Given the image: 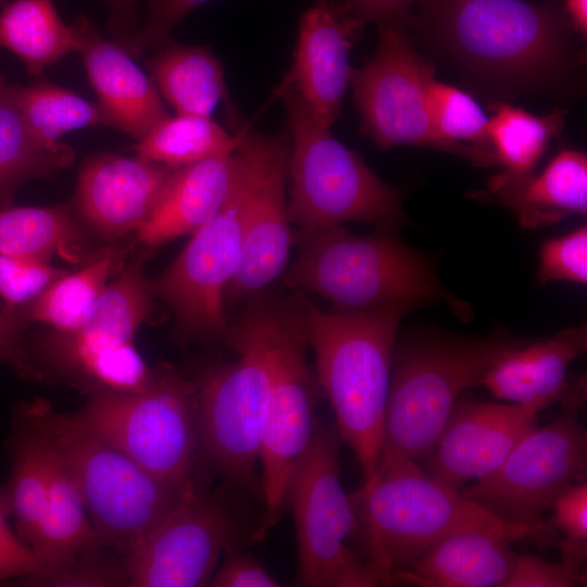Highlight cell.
Wrapping results in <instances>:
<instances>
[{
  "label": "cell",
  "mask_w": 587,
  "mask_h": 587,
  "mask_svg": "<svg viewBox=\"0 0 587 587\" xmlns=\"http://www.w3.org/2000/svg\"><path fill=\"white\" fill-rule=\"evenodd\" d=\"M417 0H339V4L363 21L409 27Z\"/></svg>",
  "instance_id": "bcb514c9"
},
{
  "label": "cell",
  "mask_w": 587,
  "mask_h": 587,
  "mask_svg": "<svg viewBox=\"0 0 587 587\" xmlns=\"http://www.w3.org/2000/svg\"><path fill=\"white\" fill-rule=\"evenodd\" d=\"M14 420L62 464L79 490L100 547L118 557L129 554L187 497L46 400L22 403Z\"/></svg>",
  "instance_id": "5b68a950"
},
{
  "label": "cell",
  "mask_w": 587,
  "mask_h": 587,
  "mask_svg": "<svg viewBox=\"0 0 587 587\" xmlns=\"http://www.w3.org/2000/svg\"><path fill=\"white\" fill-rule=\"evenodd\" d=\"M66 271L50 263L0 253V297L8 309H21Z\"/></svg>",
  "instance_id": "74e56055"
},
{
  "label": "cell",
  "mask_w": 587,
  "mask_h": 587,
  "mask_svg": "<svg viewBox=\"0 0 587 587\" xmlns=\"http://www.w3.org/2000/svg\"><path fill=\"white\" fill-rule=\"evenodd\" d=\"M157 372L149 369L133 341L97 352L79 363L70 379L84 388L132 394L145 389Z\"/></svg>",
  "instance_id": "8d00e7d4"
},
{
  "label": "cell",
  "mask_w": 587,
  "mask_h": 587,
  "mask_svg": "<svg viewBox=\"0 0 587 587\" xmlns=\"http://www.w3.org/2000/svg\"><path fill=\"white\" fill-rule=\"evenodd\" d=\"M13 426L11 469L7 484L0 489V509L14 517L16 534L33 549L48 500L45 452L24 425L14 420Z\"/></svg>",
  "instance_id": "1f68e13d"
},
{
  "label": "cell",
  "mask_w": 587,
  "mask_h": 587,
  "mask_svg": "<svg viewBox=\"0 0 587 587\" xmlns=\"http://www.w3.org/2000/svg\"><path fill=\"white\" fill-rule=\"evenodd\" d=\"M253 501L226 485L185 497L123 558L126 586H209L225 550L243 549L266 533Z\"/></svg>",
  "instance_id": "30bf717a"
},
{
  "label": "cell",
  "mask_w": 587,
  "mask_h": 587,
  "mask_svg": "<svg viewBox=\"0 0 587 587\" xmlns=\"http://www.w3.org/2000/svg\"><path fill=\"white\" fill-rule=\"evenodd\" d=\"M428 111L437 135L452 145L472 143L477 164L497 162L488 133V118L467 93L434 79L428 93Z\"/></svg>",
  "instance_id": "e575fe53"
},
{
  "label": "cell",
  "mask_w": 587,
  "mask_h": 587,
  "mask_svg": "<svg viewBox=\"0 0 587 587\" xmlns=\"http://www.w3.org/2000/svg\"><path fill=\"white\" fill-rule=\"evenodd\" d=\"M66 414L183 494L190 496L202 487L196 473L199 440L192 380L171 370L157 372L137 392L89 391L85 404Z\"/></svg>",
  "instance_id": "9c48e42d"
},
{
  "label": "cell",
  "mask_w": 587,
  "mask_h": 587,
  "mask_svg": "<svg viewBox=\"0 0 587 587\" xmlns=\"http://www.w3.org/2000/svg\"><path fill=\"white\" fill-rule=\"evenodd\" d=\"M246 302L224 338L237 358L193 382L199 459L224 485L264 507L257 464L272 384L268 304L259 295Z\"/></svg>",
  "instance_id": "277c9868"
},
{
  "label": "cell",
  "mask_w": 587,
  "mask_h": 587,
  "mask_svg": "<svg viewBox=\"0 0 587 587\" xmlns=\"http://www.w3.org/2000/svg\"><path fill=\"white\" fill-rule=\"evenodd\" d=\"M245 125L228 133L210 116L178 114L158 123L135 146L136 154L171 168L234 152Z\"/></svg>",
  "instance_id": "d6a6232c"
},
{
  "label": "cell",
  "mask_w": 587,
  "mask_h": 587,
  "mask_svg": "<svg viewBox=\"0 0 587 587\" xmlns=\"http://www.w3.org/2000/svg\"><path fill=\"white\" fill-rule=\"evenodd\" d=\"M587 348L585 326L571 327L547 341L524 347L526 370L539 410L557 402L565 391L570 364Z\"/></svg>",
  "instance_id": "d590c367"
},
{
  "label": "cell",
  "mask_w": 587,
  "mask_h": 587,
  "mask_svg": "<svg viewBox=\"0 0 587 587\" xmlns=\"http://www.w3.org/2000/svg\"><path fill=\"white\" fill-rule=\"evenodd\" d=\"M229 195L221 209L191 238L177 258L150 279L154 297L172 310L187 340L224 341L229 317L224 295L241 257L251 160L242 142Z\"/></svg>",
  "instance_id": "7c38bea8"
},
{
  "label": "cell",
  "mask_w": 587,
  "mask_h": 587,
  "mask_svg": "<svg viewBox=\"0 0 587 587\" xmlns=\"http://www.w3.org/2000/svg\"><path fill=\"white\" fill-rule=\"evenodd\" d=\"M538 412L524 404L460 398L430 452L428 473L458 490L489 475L537 425Z\"/></svg>",
  "instance_id": "e0dca14e"
},
{
  "label": "cell",
  "mask_w": 587,
  "mask_h": 587,
  "mask_svg": "<svg viewBox=\"0 0 587 587\" xmlns=\"http://www.w3.org/2000/svg\"><path fill=\"white\" fill-rule=\"evenodd\" d=\"M29 324L21 309H0V363L11 365L23 377L37 379L30 355L23 342Z\"/></svg>",
  "instance_id": "ee69618b"
},
{
  "label": "cell",
  "mask_w": 587,
  "mask_h": 587,
  "mask_svg": "<svg viewBox=\"0 0 587 587\" xmlns=\"http://www.w3.org/2000/svg\"><path fill=\"white\" fill-rule=\"evenodd\" d=\"M242 142L251 160V186L240 262L225 290V307L259 295L278 278L292 242L285 196L289 139L246 126Z\"/></svg>",
  "instance_id": "2e32d148"
},
{
  "label": "cell",
  "mask_w": 587,
  "mask_h": 587,
  "mask_svg": "<svg viewBox=\"0 0 587 587\" xmlns=\"http://www.w3.org/2000/svg\"><path fill=\"white\" fill-rule=\"evenodd\" d=\"M563 124L561 110L536 116L508 103L494 104L488 133L496 161L504 171L492 176L489 183H515L533 175L549 141L559 135Z\"/></svg>",
  "instance_id": "4dcf8cb0"
},
{
  "label": "cell",
  "mask_w": 587,
  "mask_h": 587,
  "mask_svg": "<svg viewBox=\"0 0 587 587\" xmlns=\"http://www.w3.org/2000/svg\"><path fill=\"white\" fill-rule=\"evenodd\" d=\"M496 533L463 530L437 541L390 583L422 587H503L516 554Z\"/></svg>",
  "instance_id": "603a6c76"
},
{
  "label": "cell",
  "mask_w": 587,
  "mask_h": 587,
  "mask_svg": "<svg viewBox=\"0 0 587 587\" xmlns=\"http://www.w3.org/2000/svg\"><path fill=\"white\" fill-rule=\"evenodd\" d=\"M87 241L67 205L4 207L0 210V253L50 263H79Z\"/></svg>",
  "instance_id": "83f0119b"
},
{
  "label": "cell",
  "mask_w": 587,
  "mask_h": 587,
  "mask_svg": "<svg viewBox=\"0 0 587 587\" xmlns=\"http://www.w3.org/2000/svg\"><path fill=\"white\" fill-rule=\"evenodd\" d=\"M316 377L342 442L369 480L377 470L398 326L422 307L399 301L364 310H323L298 291Z\"/></svg>",
  "instance_id": "7a4b0ae2"
},
{
  "label": "cell",
  "mask_w": 587,
  "mask_h": 587,
  "mask_svg": "<svg viewBox=\"0 0 587 587\" xmlns=\"http://www.w3.org/2000/svg\"><path fill=\"white\" fill-rule=\"evenodd\" d=\"M397 226L378 225L358 236L342 225L301 230L300 247L285 280L341 310H364L399 301L455 304L416 251L400 240Z\"/></svg>",
  "instance_id": "8992f818"
},
{
  "label": "cell",
  "mask_w": 587,
  "mask_h": 587,
  "mask_svg": "<svg viewBox=\"0 0 587 587\" xmlns=\"http://www.w3.org/2000/svg\"><path fill=\"white\" fill-rule=\"evenodd\" d=\"M223 562L216 567L209 586L213 587H277L262 565L241 548L224 551Z\"/></svg>",
  "instance_id": "7bdbcfd3"
},
{
  "label": "cell",
  "mask_w": 587,
  "mask_h": 587,
  "mask_svg": "<svg viewBox=\"0 0 587 587\" xmlns=\"http://www.w3.org/2000/svg\"><path fill=\"white\" fill-rule=\"evenodd\" d=\"M155 48L148 61L150 77L176 113L211 116L222 101L235 129L243 125L229 99L223 66L208 47L167 38Z\"/></svg>",
  "instance_id": "cb8c5ba5"
},
{
  "label": "cell",
  "mask_w": 587,
  "mask_h": 587,
  "mask_svg": "<svg viewBox=\"0 0 587 587\" xmlns=\"http://www.w3.org/2000/svg\"><path fill=\"white\" fill-rule=\"evenodd\" d=\"M14 93L23 117L40 142L53 145L74 129L112 123L97 102H90L75 92L37 82L28 86L13 85Z\"/></svg>",
  "instance_id": "836d02e7"
},
{
  "label": "cell",
  "mask_w": 587,
  "mask_h": 587,
  "mask_svg": "<svg viewBox=\"0 0 587 587\" xmlns=\"http://www.w3.org/2000/svg\"><path fill=\"white\" fill-rule=\"evenodd\" d=\"M514 347L508 339L442 335L402 344L394 352L380 460L429 454L461 394Z\"/></svg>",
  "instance_id": "52a82bcc"
},
{
  "label": "cell",
  "mask_w": 587,
  "mask_h": 587,
  "mask_svg": "<svg viewBox=\"0 0 587 587\" xmlns=\"http://www.w3.org/2000/svg\"><path fill=\"white\" fill-rule=\"evenodd\" d=\"M5 517L0 509V580L21 576L47 577L48 569L10 528Z\"/></svg>",
  "instance_id": "f6af8a7d"
},
{
  "label": "cell",
  "mask_w": 587,
  "mask_h": 587,
  "mask_svg": "<svg viewBox=\"0 0 587 587\" xmlns=\"http://www.w3.org/2000/svg\"><path fill=\"white\" fill-rule=\"evenodd\" d=\"M291 136L287 211L290 223L310 230L361 221L399 226L405 218L399 191L317 122L297 90L277 88Z\"/></svg>",
  "instance_id": "ba28073f"
},
{
  "label": "cell",
  "mask_w": 587,
  "mask_h": 587,
  "mask_svg": "<svg viewBox=\"0 0 587 587\" xmlns=\"http://www.w3.org/2000/svg\"><path fill=\"white\" fill-rule=\"evenodd\" d=\"M124 254L125 249L116 243L100 249L79 270L60 276L21 310L29 323H42L57 332L78 328L102 296L110 277L122 266Z\"/></svg>",
  "instance_id": "f546056e"
},
{
  "label": "cell",
  "mask_w": 587,
  "mask_h": 587,
  "mask_svg": "<svg viewBox=\"0 0 587 587\" xmlns=\"http://www.w3.org/2000/svg\"><path fill=\"white\" fill-rule=\"evenodd\" d=\"M237 164L236 149L176 168L155 210L136 232L138 241L153 248L195 233L227 199Z\"/></svg>",
  "instance_id": "7402d4cb"
},
{
  "label": "cell",
  "mask_w": 587,
  "mask_h": 587,
  "mask_svg": "<svg viewBox=\"0 0 587 587\" xmlns=\"http://www.w3.org/2000/svg\"><path fill=\"white\" fill-rule=\"evenodd\" d=\"M570 23L574 29L586 36L587 0H561Z\"/></svg>",
  "instance_id": "7dc6e473"
},
{
  "label": "cell",
  "mask_w": 587,
  "mask_h": 587,
  "mask_svg": "<svg viewBox=\"0 0 587 587\" xmlns=\"http://www.w3.org/2000/svg\"><path fill=\"white\" fill-rule=\"evenodd\" d=\"M78 22H63L51 0H12L0 7V47L14 53L33 76L78 52Z\"/></svg>",
  "instance_id": "4316f807"
},
{
  "label": "cell",
  "mask_w": 587,
  "mask_h": 587,
  "mask_svg": "<svg viewBox=\"0 0 587 587\" xmlns=\"http://www.w3.org/2000/svg\"><path fill=\"white\" fill-rule=\"evenodd\" d=\"M210 0H154L143 25L129 34L123 47L129 54L141 53L165 41L174 27L191 11Z\"/></svg>",
  "instance_id": "b9f144b4"
},
{
  "label": "cell",
  "mask_w": 587,
  "mask_h": 587,
  "mask_svg": "<svg viewBox=\"0 0 587 587\" xmlns=\"http://www.w3.org/2000/svg\"><path fill=\"white\" fill-rule=\"evenodd\" d=\"M40 445L45 452L48 500L43 522L32 550L48 569L49 575L43 578L48 580L71 570L83 555L102 548L74 480Z\"/></svg>",
  "instance_id": "484cf974"
},
{
  "label": "cell",
  "mask_w": 587,
  "mask_h": 587,
  "mask_svg": "<svg viewBox=\"0 0 587 587\" xmlns=\"http://www.w3.org/2000/svg\"><path fill=\"white\" fill-rule=\"evenodd\" d=\"M492 196L509 207L525 228L553 225L587 211V158L561 150L539 175L508 184H488Z\"/></svg>",
  "instance_id": "d4e9b609"
},
{
  "label": "cell",
  "mask_w": 587,
  "mask_h": 587,
  "mask_svg": "<svg viewBox=\"0 0 587 587\" xmlns=\"http://www.w3.org/2000/svg\"><path fill=\"white\" fill-rule=\"evenodd\" d=\"M586 586L583 562L562 557L550 562L541 557L516 555L503 587H576Z\"/></svg>",
  "instance_id": "60d3db41"
},
{
  "label": "cell",
  "mask_w": 587,
  "mask_h": 587,
  "mask_svg": "<svg viewBox=\"0 0 587 587\" xmlns=\"http://www.w3.org/2000/svg\"><path fill=\"white\" fill-rule=\"evenodd\" d=\"M267 304L272 384L259 462L268 528L286 505L291 476L314 436L322 389L307 359L309 346L298 292L267 298Z\"/></svg>",
  "instance_id": "4fadbf2b"
},
{
  "label": "cell",
  "mask_w": 587,
  "mask_h": 587,
  "mask_svg": "<svg viewBox=\"0 0 587 587\" xmlns=\"http://www.w3.org/2000/svg\"><path fill=\"white\" fill-rule=\"evenodd\" d=\"M537 277L542 284L551 280L587 283L586 226L541 245Z\"/></svg>",
  "instance_id": "f35d334b"
},
{
  "label": "cell",
  "mask_w": 587,
  "mask_h": 587,
  "mask_svg": "<svg viewBox=\"0 0 587 587\" xmlns=\"http://www.w3.org/2000/svg\"><path fill=\"white\" fill-rule=\"evenodd\" d=\"M351 498L370 555L367 564L380 585H389L395 574L458 532H490L510 541L547 538L546 526L503 520L404 458L382 459Z\"/></svg>",
  "instance_id": "3957f363"
},
{
  "label": "cell",
  "mask_w": 587,
  "mask_h": 587,
  "mask_svg": "<svg viewBox=\"0 0 587 587\" xmlns=\"http://www.w3.org/2000/svg\"><path fill=\"white\" fill-rule=\"evenodd\" d=\"M3 3H4V1H3V0H0V7H1Z\"/></svg>",
  "instance_id": "681fc988"
},
{
  "label": "cell",
  "mask_w": 587,
  "mask_h": 587,
  "mask_svg": "<svg viewBox=\"0 0 587 587\" xmlns=\"http://www.w3.org/2000/svg\"><path fill=\"white\" fill-rule=\"evenodd\" d=\"M146 254L132 260L109 282L84 323L71 332L53 330L38 346L33 364L39 379L48 371L67 377L86 358L133 341L148 317L153 294L145 274Z\"/></svg>",
  "instance_id": "d6986e66"
},
{
  "label": "cell",
  "mask_w": 587,
  "mask_h": 587,
  "mask_svg": "<svg viewBox=\"0 0 587 587\" xmlns=\"http://www.w3.org/2000/svg\"><path fill=\"white\" fill-rule=\"evenodd\" d=\"M399 24L378 25L374 55L351 72L361 132L378 147L421 146L459 153L476 162L474 150L452 145L435 132L428 111L434 66L415 50Z\"/></svg>",
  "instance_id": "9a60e30c"
},
{
  "label": "cell",
  "mask_w": 587,
  "mask_h": 587,
  "mask_svg": "<svg viewBox=\"0 0 587 587\" xmlns=\"http://www.w3.org/2000/svg\"><path fill=\"white\" fill-rule=\"evenodd\" d=\"M585 399L584 375L567 385L553 422L534 426L499 467L460 492L509 522L546 526L541 515L557 496L585 480L587 433L578 417Z\"/></svg>",
  "instance_id": "5bb4252c"
},
{
  "label": "cell",
  "mask_w": 587,
  "mask_h": 587,
  "mask_svg": "<svg viewBox=\"0 0 587 587\" xmlns=\"http://www.w3.org/2000/svg\"><path fill=\"white\" fill-rule=\"evenodd\" d=\"M113 12L116 27L124 28L130 24L134 8L139 0H107Z\"/></svg>",
  "instance_id": "c3c4849f"
},
{
  "label": "cell",
  "mask_w": 587,
  "mask_h": 587,
  "mask_svg": "<svg viewBox=\"0 0 587 587\" xmlns=\"http://www.w3.org/2000/svg\"><path fill=\"white\" fill-rule=\"evenodd\" d=\"M551 525L563 533L562 557L584 562L587 557V484L567 485L554 499Z\"/></svg>",
  "instance_id": "ab89813d"
},
{
  "label": "cell",
  "mask_w": 587,
  "mask_h": 587,
  "mask_svg": "<svg viewBox=\"0 0 587 587\" xmlns=\"http://www.w3.org/2000/svg\"><path fill=\"white\" fill-rule=\"evenodd\" d=\"M174 171L137 154H96L80 168L76 208L103 237L137 232L155 210Z\"/></svg>",
  "instance_id": "ffe728a7"
},
{
  "label": "cell",
  "mask_w": 587,
  "mask_h": 587,
  "mask_svg": "<svg viewBox=\"0 0 587 587\" xmlns=\"http://www.w3.org/2000/svg\"><path fill=\"white\" fill-rule=\"evenodd\" d=\"M409 27L471 77L504 90L554 82L572 25L563 9L524 0H417Z\"/></svg>",
  "instance_id": "6da1fadb"
},
{
  "label": "cell",
  "mask_w": 587,
  "mask_h": 587,
  "mask_svg": "<svg viewBox=\"0 0 587 587\" xmlns=\"http://www.w3.org/2000/svg\"><path fill=\"white\" fill-rule=\"evenodd\" d=\"M362 22L327 0H316L300 20L292 66L283 83L292 86L314 118L329 128L350 84L349 52Z\"/></svg>",
  "instance_id": "ac0fdd59"
},
{
  "label": "cell",
  "mask_w": 587,
  "mask_h": 587,
  "mask_svg": "<svg viewBox=\"0 0 587 587\" xmlns=\"http://www.w3.org/2000/svg\"><path fill=\"white\" fill-rule=\"evenodd\" d=\"M74 149L58 142L46 145L29 130L15 98L13 84L0 75V205H10L26 180L53 176L68 167Z\"/></svg>",
  "instance_id": "f1b7e54d"
},
{
  "label": "cell",
  "mask_w": 587,
  "mask_h": 587,
  "mask_svg": "<svg viewBox=\"0 0 587 587\" xmlns=\"http://www.w3.org/2000/svg\"><path fill=\"white\" fill-rule=\"evenodd\" d=\"M78 24L82 30L78 52L98 103L112 127L139 141L168 116L159 90L122 46L101 36L85 20Z\"/></svg>",
  "instance_id": "44dd1931"
},
{
  "label": "cell",
  "mask_w": 587,
  "mask_h": 587,
  "mask_svg": "<svg viewBox=\"0 0 587 587\" xmlns=\"http://www.w3.org/2000/svg\"><path fill=\"white\" fill-rule=\"evenodd\" d=\"M335 424L319 422L305 453L288 485L298 547L297 583L309 587H374L379 580L371 566L347 546L359 530L351 495L340 482Z\"/></svg>",
  "instance_id": "8fae6325"
}]
</instances>
